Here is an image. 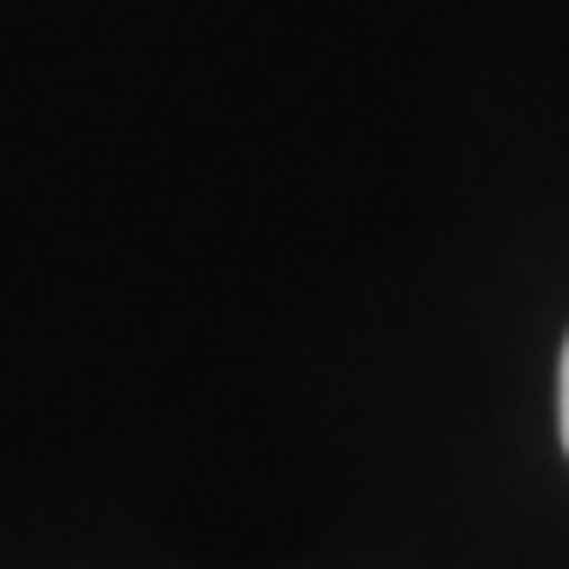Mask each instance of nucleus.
Here are the masks:
<instances>
[{
	"instance_id": "f257e3e1",
	"label": "nucleus",
	"mask_w": 569,
	"mask_h": 569,
	"mask_svg": "<svg viewBox=\"0 0 569 569\" xmlns=\"http://www.w3.org/2000/svg\"><path fill=\"white\" fill-rule=\"evenodd\" d=\"M557 425H563V449H569V342H563V367H557Z\"/></svg>"
}]
</instances>
